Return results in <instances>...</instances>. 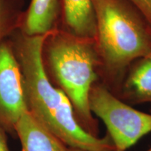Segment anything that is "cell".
<instances>
[{
  "label": "cell",
  "mask_w": 151,
  "mask_h": 151,
  "mask_svg": "<svg viewBox=\"0 0 151 151\" xmlns=\"http://www.w3.org/2000/svg\"><path fill=\"white\" fill-rule=\"evenodd\" d=\"M46 35L29 37L18 30L9 39L21 71L27 111L69 148L101 151L114 147L107 133L96 137L81 127L69 99L48 79L41 57Z\"/></svg>",
  "instance_id": "obj_1"
},
{
  "label": "cell",
  "mask_w": 151,
  "mask_h": 151,
  "mask_svg": "<svg viewBox=\"0 0 151 151\" xmlns=\"http://www.w3.org/2000/svg\"><path fill=\"white\" fill-rule=\"evenodd\" d=\"M41 57L48 79L69 99L81 127L99 137V122L89 106L90 90L100 81L94 38L74 35L59 27L45 36Z\"/></svg>",
  "instance_id": "obj_2"
},
{
  "label": "cell",
  "mask_w": 151,
  "mask_h": 151,
  "mask_svg": "<svg viewBox=\"0 0 151 151\" xmlns=\"http://www.w3.org/2000/svg\"><path fill=\"white\" fill-rule=\"evenodd\" d=\"M99 80L116 94L127 69L151 51V27L127 0H92Z\"/></svg>",
  "instance_id": "obj_3"
},
{
  "label": "cell",
  "mask_w": 151,
  "mask_h": 151,
  "mask_svg": "<svg viewBox=\"0 0 151 151\" xmlns=\"http://www.w3.org/2000/svg\"><path fill=\"white\" fill-rule=\"evenodd\" d=\"M89 106L92 114L104 122L118 151H126L151 132V113L124 102L100 81L90 90Z\"/></svg>",
  "instance_id": "obj_4"
},
{
  "label": "cell",
  "mask_w": 151,
  "mask_h": 151,
  "mask_svg": "<svg viewBox=\"0 0 151 151\" xmlns=\"http://www.w3.org/2000/svg\"><path fill=\"white\" fill-rule=\"evenodd\" d=\"M26 111L21 71L8 39L0 44V124L14 134L17 122Z\"/></svg>",
  "instance_id": "obj_5"
},
{
  "label": "cell",
  "mask_w": 151,
  "mask_h": 151,
  "mask_svg": "<svg viewBox=\"0 0 151 151\" xmlns=\"http://www.w3.org/2000/svg\"><path fill=\"white\" fill-rule=\"evenodd\" d=\"M15 134L18 137L22 151H69L59 137L37 120L28 111L17 122Z\"/></svg>",
  "instance_id": "obj_6"
},
{
  "label": "cell",
  "mask_w": 151,
  "mask_h": 151,
  "mask_svg": "<svg viewBox=\"0 0 151 151\" xmlns=\"http://www.w3.org/2000/svg\"><path fill=\"white\" fill-rule=\"evenodd\" d=\"M116 95L129 105L151 103V51L132 64Z\"/></svg>",
  "instance_id": "obj_7"
},
{
  "label": "cell",
  "mask_w": 151,
  "mask_h": 151,
  "mask_svg": "<svg viewBox=\"0 0 151 151\" xmlns=\"http://www.w3.org/2000/svg\"><path fill=\"white\" fill-rule=\"evenodd\" d=\"M62 13V0H31L20 31L29 37L46 35L60 27Z\"/></svg>",
  "instance_id": "obj_8"
},
{
  "label": "cell",
  "mask_w": 151,
  "mask_h": 151,
  "mask_svg": "<svg viewBox=\"0 0 151 151\" xmlns=\"http://www.w3.org/2000/svg\"><path fill=\"white\" fill-rule=\"evenodd\" d=\"M60 27L81 37H95L92 0H62Z\"/></svg>",
  "instance_id": "obj_9"
},
{
  "label": "cell",
  "mask_w": 151,
  "mask_h": 151,
  "mask_svg": "<svg viewBox=\"0 0 151 151\" xmlns=\"http://www.w3.org/2000/svg\"><path fill=\"white\" fill-rule=\"evenodd\" d=\"M25 0H0V44L20 30Z\"/></svg>",
  "instance_id": "obj_10"
},
{
  "label": "cell",
  "mask_w": 151,
  "mask_h": 151,
  "mask_svg": "<svg viewBox=\"0 0 151 151\" xmlns=\"http://www.w3.org/2000/svg\"><path fill=\"white\" fill-rule=\"evenodd\" d=\"M133 6L151 27V0H127Z\"/></svg>",
  "instance_id": "obj_11"
},
{
  "label": "cell",
  "mask_w": 151,
  "mask_h": 151,
  "mask_svg": "<svg viewBox=\"0 0 151 151\" xmlns=\"http://www.w3.org/2000/svg\"><path fill=\"white\" fill-rule=\"evenodd\" d=\"M6 131L0 124V151H10L7 141Z\"/></svg>",
  "instance_id": "obj_12"
},
{
  "label": "cell",
  "mask_w": 151,
  "mask_h": 151,
  "mask_svg": "<svg viewBox=\"0 0 151 151\" xmlns=\"http://www.w3.org/2000/svg\"><path fill=\"white\" fill-rule=\"evenodd\" d=\"M69 151H89L86 150H83V149H79V148H69ZM101 151H118L116 150V148L115 147H113V148H111L109 149H106V150H101Z\"/></svg>",
  "instance_id": "obj_13"
},
{
  "label": "cell",
  "mask_w": 151,
  "mask_h": 151,
  "mask_svg": "<svg viewBox=\"0 0 151 151\" xmlns=\"http://www.w3.org/2000/svg\"><path fill=\"white\" fill-rule=\"evenodd\" d=\"M146 151H151V148H149L148 150H146Z\"/></svg>",
  "instance_id": "obj_14"
}]
</instances>
